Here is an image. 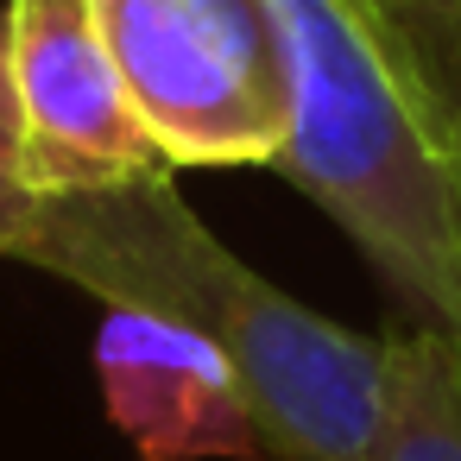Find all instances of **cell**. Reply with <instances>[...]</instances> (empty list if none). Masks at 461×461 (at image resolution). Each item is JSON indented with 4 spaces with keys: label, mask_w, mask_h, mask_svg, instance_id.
<instances>
[{
    "label": "cell",
    "mask_w": 461,
    "mask_h": 461,
    "mask_svg": "<svg viewBox=\"0 0 461 461\" xmlns=\"http://www.w3.org/2000/svg\"><path fill=\"white\" fill-rule=\"evenodd\" d=\"M26 266L196 341L253 442L278 461H373L385 335H354L240 266L177 196L171 171L39 196Z\"/></svg>",
    "instance_id": "obj_1"
},
{
    "label": "cell",
    "mask_w": 461,
    "mask_h": 461,
    "mask_svg": "<svg viewBox=\"0 0 461 461\" xmlns=\"http://www.w3.org/2000/svg\"><path fill=\"white\" fill-rule=\"evenodd\" d=\"M127 102L171 171H272L297 127L278 0H95Z\"/></svg>",
    "instance_id": "obj_2"
},
{
    "label": "cell",
    "mask_w": 461,
    "mask_h": 461,
    "mask_svg": "<svg viewBox=\"0 0 461 461\" xmlns=\"http://www.w3.org/2000/svg\"><path fill=\"white\" fill-rule=\"evenodd\" d=\"M0 14H7L14 95L26 121V184L39 196L171 171L127 102L95 0H7Z\"/></svg>",
    "instance_id": "obj_3"
},
{
    "label": "cell",
    "mask_w": 461,
    "mask_h": 461,
    "mask_svg": "<svg viewBox=\"0 0 461 461\" xmlns=\"http://www.w3.org/2000/svg\"><path fill=\"white\" fill-rule=\"evenodd\" d=\"M373 461H461V348L423 322L385 335V417Z\"/></svg>",
    "instance_id": "obj_4"
},
{
    "label": "cell",
    "mask_w": 461,
    "mask_h": 461,
    "mask_svg": "<svg viewBox=\"0 0 461 461\" xmlns=\"http://www.w3.org/2000/svg\"><path fill=\"white\" fill-rule=\"evenodd\" d=\"M32 228H39V190L26 184V121L14 95L7 14H0V259H26Z\"/></svg>",
    "instance_id": "obj_5"
},
{
    "label": "cell",
    "mask_w": 461,
    "mask_h": 461,
    "mask_svg": "<svg viewBox=\"0 0 461 461\" xmlns=\"http://www.w3.org/2000/svg\"><path fill=\"white\" fill-rule=\"evenodd\" d=\"M423 70V83L442 95V108L455 114V127H461V51H448V58H436V64H417Z\"/></svg>",
    "instance_id": "obj_6"
}]
</instances>
